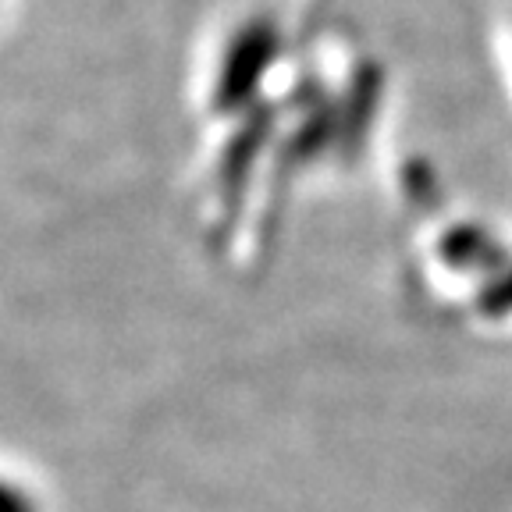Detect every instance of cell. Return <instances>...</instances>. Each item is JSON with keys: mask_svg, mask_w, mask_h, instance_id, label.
<instances>
[{"mask_svg": "<svg viewBox=\"0 0 512 512\" xmlns=\"http://www.w3.org/2000/svg\"><path fill=\"white\" fill-rule=\"evenodd\" d=\"M0 512H32V502L22 495V491L0 484Z\"/></svg>", "mask_w": 512, "mask_h": 512, "instance_id": "1", "label": "cell"}, {"mask_svg": "<svg viewBox=\"0 0 512 512\" xmlns=\"http://www.w3.org/2000/svg\"><path fill=\"white\" fill-rule=\"evenodd\" d=\"M502 303H505V306H512V278L502 285Z\"/></svg>", "mask_w": 512, "mask_h": 512, "instance_id": "2", "label": "cell"}]
</instances>
